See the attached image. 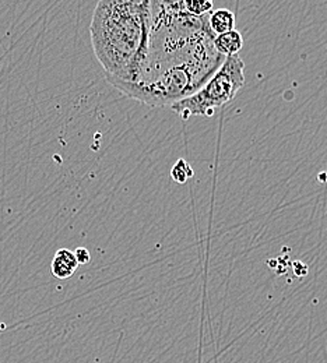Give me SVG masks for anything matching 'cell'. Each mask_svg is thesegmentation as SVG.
Returning <instances> with one entry per match:
<instances>
[{"label": "cell", "instance_id": "cell-9", "mask_svg": "<svg viewBox=\"0 0 327 363\" xmlns=\"http://www.w3.org/2000/svg\"><path fill=\"white\" fill-rule=\"evenodd\" d=\"M74 256H76V260H77L78 266L80 264H87L91 260V254L85 247H77L76 251H74Z\"/></svg>", "mask_w": 327, "mask_h": 363}, {"label": "cell", "instance_id": "cell-2", "mask_svg": "<svg viewBox=\"0 0 327 363\" xmlns=\"http://www.w3.org/2000/svg\"><path fill=\"white\" fill-rule=\"evenodd\" d=\"M90 34L95 58L107 80L137 83L150 52L151 1H98Z\"/></svg>", "mask_w": 327, "mask_h": 363}, {"label": "cell", "instance_id": "cell-8", "mask_svg": "<svg viewBox=\"0 0 327 363\" xmlns=\"http://www.w3.org/2000/svg\"><path fill=\"white\" fill-rule=\"evenodd\" d=\"M184 7L185 10L196 17H203V16H208L213 8H214V3L213 1H189V0H184Z\"/></svg>", "mask_w": 327, "mask_h": 363}, {"label": "cell", "instance_id": "cell-4", "mask_svg": "<svg viewBox=\"0 0 327 363\" xmlns=\"http://www.w3.org/2000/svg\"><path fill=\"white\" fill-rule=\"evenodd\" d=\"M214 49L224 58L235 56L239 54V51L244 48V38L239 31L232 30L230 32L215 35L213 41Z\"/></svg>", "mask_w": 327, "mask_h": 363}, {"label": "cell", "instance_id": "cell-6", "mask_svg": "<svg viewBox=\"0 0 327 363\" xmlns=\"http://www.w3.org/2000/svg\"><path fill=\"white\" fill-rule=\"evenodd\" d=\"M208 25L214 35H221L235 30V14L228 8L213 10L208 16Z\"/></svg>", "mask_w": 327, "mask_h": 363}, {"label": "cell", "instance_id": "cell-7", "mask_svg": "<svg viewBox=\"0 0 327 363\" xmlns=\"http://www.w3.org/2000/svg\"><path fill=\"white\" fill-rule=\"evenodd\" d=\"M194 174L192 167L185 160H179L171 171V178L177 183H186L194 177Z\"/></svg>", "mask_w": 327, "mask_h": 363}, {"label": "cell", "instance_id": "cell-3", "mask_svg": "<svg viewBox=\"0 0 327 363\" xmlns=\"http://www.w3.org/2000/svg\"><path fill=\"white\" fill-rule=\"evenodd\" d=\"M244 84L245 63L238 55L228 56L197 93L171 105V109L185 121L191 117L210 118L230 104Z\"/></svg>", "mask_w": 327, "mask_h": 363}, {"label": "cell", "instance_id": "cell-1", "mask_svg": "<svg viewBox=\"0 0 327 363\" xmlns=\"http://www.w3.org/2000/svg\"><path fill=\"white\" fill-rule=\"evenodd\" d=\"M208 16L189 14L184 0L151 1L150 52L140 80L107 81L148 107H171L194 95L225 59L214 49Z\"/></svg>", "mask_w": 327, "mask_h": 363}, {"label": "cell", "instance_id": "cell-5", "mask_svg": "<svg viewBox=\"0 0 327 363\" xmlns=\"http://www.w3.org/2000/svg\"><path fill=\"white\" fill-rule=\"evenodd\" d=\"M77 267H78V263L76 260L74 251H71L69 249H59L51 264L52 274L58 280L70 278L76 273Z\"/></svg>", "mask_w": 327, "mask_h": 363}]
</instances>
